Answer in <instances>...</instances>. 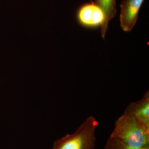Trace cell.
Masks as SVG:
<instances>
[{
  "label": "cell",
  "mask_w": 149,
  "mask_h": 149,
  "mask_svg": "<svg viewBox=\"0 0 149 149\" xmlns=\"http://www.w3.org/2000/svg\"><path fill=\"white\" fill-rule=\"evenodd\" d=\"M123 114L136 119L143 126L149 129V91L137 101L128 105Z\"/></svg>",
  "instance_id": "5"
},
{
  "label": "cell",
  "mask_w": 149,
  "mask_h": 149,
  "mask_svg": "<svg viewBox=\"0 0 149 149\" xmlns=\"http://www.w3.org/2000/svg\"><path fill=\"white\" fill-rule=\"evenodd\" d=\"M94 2L101 7L105 14V21L101 26L102 38L104 39L109 22L117 14L116 0H95Z\"/></svg>",
  "instance_id": "6"
},
{
  "label": "cell",
  "mask_w": 149,
  "mask_h": 149,
  "mask_svg": "<svg viewBox=\"0 0 149 149\" xmlns=\"http://www.w3.org/2000/svg\"><path fill=\"white\" fill-rule=\"evenodd\" d=\"M78 21L86 27L102 26L105 21V14L95 2L86 3L79 8L77 13Z\"/></svg>",
  "instance_id": "3"
},
{
  "label": "cell",
  "mask_w": 149,
  "mask_h": 149,
  "mask_svg": "<svg viewBox=\"0 0 149 149\" xmlns=\"http://www.w3.org/2000/svg\"><path fill=\"white\" fill-rule=\"evenodd\" d=\"M98 124L96 118H87L73 133L68 134L55 141L52 149H95V132Z\"/></svg>",
  "instance_id": "2"
},
{
  "label": "cell",
  "mask_w": 149,
  "mask_h": 149,
  "mask_svg": "<svg viewBox=\"0 0 149 149\" xmlns=\"http://www.w3.org/2000/svg\"><path fill=\"white\" fill-rule=\"evenodd\" d=\"M110 137L135 149L149 146V129L134 118L124 114L116 121Z\"/></svg>",
  "instance_id": "1"
},
{
  "label": "cell",
  "mask_w": 149,
  "mask_h": 149,
  "mask_svg": "<svg viewBox=\"0 0 149 149\" xmlns=\"http://www.w3.org/2000/svg\"><path fill=\"white\" fill-rule=\"evenodd\" d=\"M104 149H149V146L143 148L135 149L123 143L116 139L109 136L107 141Z\"/></svg>",
  "instance_id": "7"
},
{
  "label": "cell",
  "mask_w": 149,
  "mask_h": 149,
  "mask_svg": "<svg viewBox=\"0 0 149 149\" xmlns=\"http://www.w3.org/2000/svg\"><path fill=\"white\" fill-rule=\"evenodd\" d=\"M144 0H122L120 26L124 32L131 31L139 17V13Z\"/></svg>",
  "instance_id": "4"
}]
</instances>
